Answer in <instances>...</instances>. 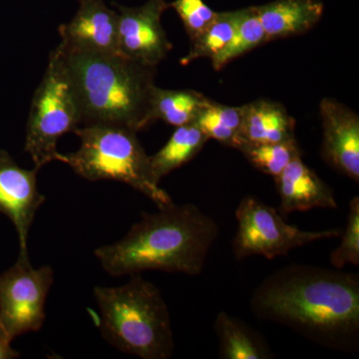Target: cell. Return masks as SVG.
<instances>
[{"label": "cell", "mask_w": 359, "mask_h": 359, "mask_svg": "<svg viewBox=\"0 0 359 359\" xmlns=\"http://www.w3.org/2000/svg\"><path fill=\"white\" fill-rule=\"evenodd\" d=\"M259 320L287 325L316 344L354 351L359 339V278L320 266H287L264 278L250 297Z\"/></svg>", "instance_id": "1"}, {"label": "cell", "mask_w": 359, "mask_h": 359, "mask_svg": "<svg viewBox=\"0 0 359 359\" xmlns=\"http://www.w3.org/2000/svg\"><path fill=\"white\" fill-rule=\"evenodd\" d=\"M142 212L141 219L114 244L103 245L94 254L112 276L135 275L144 271L199 276L219 237L218 224L193 204L158 208Z\"/></svg>", "instance_id": "2"}, {"label": "cell", "mask_w": 359, "mask_h": 359, "mask_svg": "<svg viewBox=\"0 0 359 359\" xmlns=\"http://www.w3.org/2000/svg\"><path fill=\"white\" fill-rule=\"evenodd\" d=\"M55 49L76 92L82 125H116L138 132L151 124L149 109L156 67L120 53H89L61 44Z\"/></svg>", "instance_id": "3"}, {"label": "cell", "mask_w": 359, "mask_h": 359, "mask_svg": "<svg viewBox=\"0 0 359 359\" xmlns=\"http://www.w3.org/2000/svg\"><path fill=\"white\" fill-rule=\"evenodd\" d=\"M104 339L142 359H167L175 349L171 316L159 289L139 273L121 287H94Z\"/></svg>", "instance_id": "4"}, {"label": "cell", "mask_w": 359, "mask_h": 359, "mask_svg": "<svg viewBox=\"0 0 359 359\" xmlns=\"http://www.w3.org/2000/svg\"><path fill=\"white\" fill-rule=\"evenodd\" d=\"M80 147L69 154H61L59 162L68 165L88 181L121 182L152 200L158 208L173 203L163 190L151 169L137 132L127 127L89 124L75 129Z\"/></svg>", "instance_id": "5"}, {"label": "cell", "mask_w": 359, "mask_h": 359, "mask_svg": "<svg viewBox=\"0 0 359 359\" xmlns=\"http://www.w3.org/2000/svg\"><path fill=\"white\" fill-rule=\"evenodd\" d=\"M80 124L82 114L76 92L62 58L54 49L33 95L26 126L25 151L37 170L60 160L59 139Z\"/></svg>", "instance_id": "6"}, {"label": "cell", "mask_w": 359, "mask_h": 359, "mask_svg": "<svg viewBox=\"0 0 359 359\" xmlns=\"http://www.w3.org/2000/svg\"><path fill=\"white\" fill-rule=\"evenodd\" d=\"M235 216L238 230L233 241V252L238 261L252 256L275 259L302 245L339 237L342 231L339 229L301 230L287 224L273 207L252 196L243 198Z\"/></svg>", "instance_id": "7"}, {"label": "cell", "mask_w": 359, "mask_h": 359, "mask_svg": "<svg viewBox=\"0 0 359 359\" xmlns=\"http://www.w3.org/2000/svg\"><path fill=\"white\" fill-rule=\"evenodd\" d=\"M53 280L51 266L32 268L29 257H18L14 266L0 273V327L11 339L42 327Z\"/></svg>", "instance_id": "8"}, {"label": "cell", "mask_w": 359, "mask_h": 359, "mask_svg": "<svg viewBox=\"0 0 359 359\" xmlns=\"http://www.w3.org/2000/svg\"><path fill=\"white\" fill-rule=\"evenodd\" d=\"M169 6L164 0H148L144 6L119 7L118 49L125 57L156 67L172 50L161 18Z\"/></svg>", "instance_id": "9"}, {"label": "cell", "mask_w": 359, "mask_h": 359, "mask_svg": "<svg viewBox=\"0 0 359 359\" xmlns=\"http://www.w3.org/2000/svg\"><path fill=\"white\" fill-rule=\"evenodd\" d=\"M36 168L23 169L6 151L0 149V212L13 222L18 231L20 256H28V235L45 197L37 187Z\"/></svg>", "instance_id": "10"}, {"label": "cell", "mask_w": 359, "mask_h": 359, "mask_svg": "<svg viewBox=\"0 0 359 359\" xmlns=\"http://www.w3.org/2000/svg\"><path fill=\"white\" fill-rule=\"evenodd\" d=\"M60 44L72 50L117 54L118 13L103 0H80L76 14L59 27Z\"/></svg>", "instance_id": "11"}, {"label": "cell", "mask_w": 359, "mask_h": 359, "mask_svg": "<svg viewBox=\"0 0 359 359\" xmlns=\"http://www.w3.org/2000/svg\"><path fill=\"white\" fill-rule=\"evenodd\" d=\"M320 110L323 129V157L340 173L358 183V115L330 98L321 100Z\"/></svg>", "instance_id": "12"}, {"label": "cell", "mask_w": 359, "mask_h": 359, "mask_svg": "<svg viewBox=\"0 0 359 359\" xmlns=\"http://www.w3.org/2000/svg\"><path fill=\"white\" fill-rule=\"evenodd\" d=\"M275 181L283 214L337 208L332 189L304 164L302 157L292 160Z\"/></svg>", "instance_id": "13"}, {"label": "cell", "mask_w": 359, "mask_h": 359, "mask_svg": "<svg viewBox=\"0 0 359 359\" xmlns=\"http://www.w3.org/2000/svg\"><path fill=\"white\" fill-rule=\"evenodd\" d=\"M266 42L302 34L320 20L323 4L318 0H276L255 7Z\"/></svg>", "instance_id": "14"}, {"label": "cell", "mask_w": 359, "mask_h": 359, "mask_svg": "<svg viewBox=\"0 0 359 359\" xmlns=\"http://www.w3.org/2000/svg\"><path fill=\"white\" fill-rule=\"evenodd\" d=\"M241 107V134L244 143H278L295 140L294 119L282 104L261 99Z\"/></svg>", "instance_id": "15"}, {"label": "cell", "mask_w": 359, "mask_h": 359, "mask_svg": "<svg viewBox=\"0 0 359 359\" xmlns=\"http://www.w3.org/2000/svg\"><path fill=\"white\" fill-rule=\"evenodd\" d=\"M219 358L224 359H269L273 353L257 332L243 321L221 311L215 320Z\"/></svg>", "instance_id": "16"}, {"label": "cell", "mask_w": 359, "mask_h": 359, "mask_svg": "<svg viewBox=\"0 0 359 359\" xmlns=\"http://www.w3.org/2000/svg\"><path fill=\"white\" fill-rule=\"evenodd\" d=\"M209 101L195 90H169L154 86L150 97V123L162 120L169 125L180 127L192 124Z\"/></svg>", "instance_id": "17"}, {"label": "cell", "mask_w": 359, "mask_h": 359, "mask_svg": "<svg viewBox=\"0 0 359 359\" xmlns=\"http://www.w3.org/2000/svg\"><path fill=\"white\" fill-rule=\"evenodd\" d=\"M209 138L197 125L188 124L177 127L166 145L156 154L150 156L151 169L158 182L194 159Z\"/></svg>", "instance_id": "18"}, {"label": "cell", "mask_w": 359, "mask_h": 359, "mask_svg": "<svg viewBox=\"0 0 359 359\" xmlns=\"http://www.w3.org/2000/svg\"><path fill=\"white\" fill-rule=\"evenodd\" d=\"M194 124L197 125L210 139L219 142L228 147L238 149L244 143L242 130V107L223 105L208 101L200 111Z\"/></svg>", "instance_id": "19"}, {"label": "cell", "mask_w": 359, "mask_h": 359, "mask_svg": "<svg viewBox=\"0 0 359 359\" xmlns=\"http://www.w3.org/2000/svg\"><path fill=\"white\" fill-rule=\"evenodd\" d=\"M240 11L217 13L216 18L205 28L199 36L191 41L189 53L184 56L181 65H190L200 58L212 59L226 48L240 20Z\"/></svg>", "instance_id": "20"}, {"label": "cell", "mask_w": 359, "mask_h": 359, "mask_svg": "<svg viewBox=\"0 0 359 359\" xmlns=\"http://www.w3.org/2000/svg\"><path fill=\"white\" fill-rule=\"evenodd\" d=\"M263 43H266V34L256 9L255 7L241 9L236 32L226 48L212 59V67L222 69L226 63Z\"/></svg>", "instance_id": "21"}, {"label": "cell", "mask_w": 359, "mask_h": 359, "mask_svg": "<svg viewBox=\"0 0 359 359\" xmlns=\"http://www.w3.org/2000/svg\"><path fill=\"white\" fill-rule=\"evenodd\" d=\"M252 166L273 178L282 173L285 167L302 157L301 148L297 140L278 143H250L245 142L238 149Z\"/></svg>", "instance_id": "22"}, {"label": "cell", "mask_w": 359, "mask_h": 359, "mask_svg": "<svg viewBox=\"0 0 359 359\" xmlns=\"http://www.w3.org/2000/svg\"><path fill=\"white\" fill-rule=\"evenodd\" d=\"M341 243L330 255V264L334 269H342L346 264H359V198L349 203L348 216Z\"/></svg>", "instance_id": "23"}, {"label": "cell", "mask_w": 359, "mask_h": 359, "mask_svg": "<svg viewBox=\"0 0 359 359\" xmlns=\"http://www.w3.org/2000/svg\"><path fill=\"white\" fill-rule=\"evenodd\" d=\"M171 6L183 21L191 41L199 36L217 15L203 0H175Z\"/></svg>", "instance_id": "24"}, {"label": "cell", "mask_w": 359, "mask_h": 359, "mask_svg": "<svg viewBox=\"0 0 359 359\" xmlns=\"http://www.w3.org/2000/svg\"><path fill=\"white\" fill-rule=\"evenodd\" d=\"M13 339L7 335L4 328L0 327V359L18 358L20 353L11 346Z\"/></svg>", "instance_id": "25"}]
</instances>
